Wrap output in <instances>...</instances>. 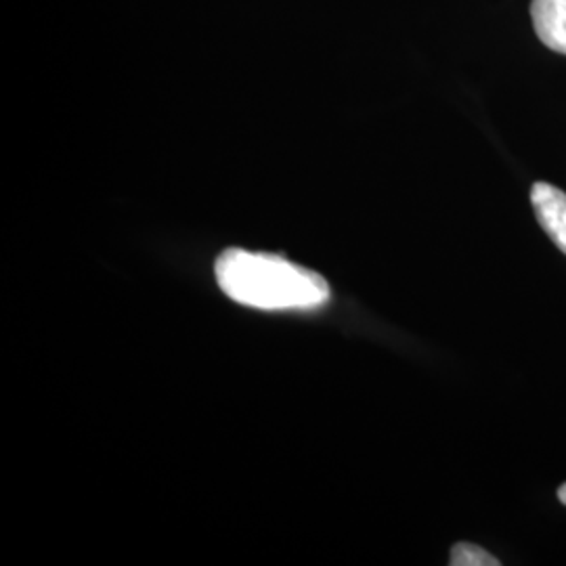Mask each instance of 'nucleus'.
Listing matches in <instances>:
<instances>
[{
    "label": "nucleus",
    "instance_id": "nucleus-4",
    "mask_svg": "<svg viewBox=\"0 0 566 566\" xmlns=\"http://www.w3.org/2000/svg\"><path fill=\"white\" fill-rule=\"evenodd\" d=\"M449 565L453 566H500L502 563L485 552L483 547L474 544H455L451 549V560Z\"/></svg>",
    "mask_w": 566,
    "mask_h": 566
},
{
    "label": "nucleus",
    "instance_id": "nucleus-1",
    "mask_svg": "<svg viewBox=\"0 0 566 566\" xmlns=\"http://www.w3.org/2000/svg\"><path fill=\"white\" fill-rule=\"evenodd\" d=\"M214 273L224 296L261 311H308L332 296L322 275L273 254L224 250Z\"/></svg>",
    "mask_w": 566,
    "mask_h": 566
},
{
    "label": "nucleus",
    "instance_id": "nucleus-5",
    "mask_svg": "<svg viewBox=\"0 0 566 566\" xmlns=\"http://www.w3.org/2000/svg\"><path fill=\"white\" fill-rule=\"evenodd\" d=\"M558 500H560V502L566 506V483L558 489Z\"/></svg>",
    "mask_w": 566,
    "mask_h": 566
},
{
    "label": "nucleus",
    "instance_id": "nucleus-2",
    "mask_svg": "<svg viewBox=\"0 0 566 566\" xmlns=\"http://www.w3.org/2000/svg\"><path fill=\"white\" fill-rule=\"evenodd\" d=\"M531 203L535 217L547 238L566 256V193L549 182H535L531 189Z\"/></svg>",
    "mask_w": 566,
    "mask_h": 566
},
{
    "label": "nucleus",
    "instance_id": "nucleus-3",
    "mask_svg": "<svg viewBox=\"0 0 566 566\" xmlns=\"http://www.w3.org/2000/svg\"><path fill=\"white\" fill-rule=\"evenodd\" d=\"M531 18L539 41L566 55V0H533Z\"/></svg>",
    "mask_w": 566,
    "mask_h": 566
}]
</instances>
